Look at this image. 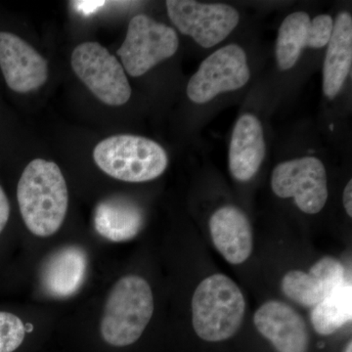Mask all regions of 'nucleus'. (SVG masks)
<instances>
[{
  "mask_svg": "<svg viewBox=\"0 0 352 352\" xmlns=\"http://www.w3.org/2000/svg\"><path fill=\"white\" fill-rule=\"evenodd\" d=\"M144 226V214L135 201L126 197L113 196L95 208V230L112 242H126L135 238Z\"/></svg>",
  "mask_w": 352,
  "mask_h": 352,
  "instance_id": "nucleus-17",
  "label": "nucleus"
},
{
  "mask_svg": "<svg viewBox=\"0 0 352 352\" xmlns=\"http://www.w3.org/2000/svg\"><path fill=\"white\" fill-rule=\"evenodd\" d=\"M178 45L179 39L173 28L139 14L129 22L126 39L117 54L129 75L141 76L173 56Z\"/></svg>",
  "mask_w": 352,
  "mask_h": 352,
  "instance_id": "nucleus-6",
  "label": "nucleus"
},
{
  "mask_svg": "<svg viewBox=\"0 0 352 352\" xmlns=\"http://www.w3.org/2000/svg\"><path fill=\"white\" fill-rule=\"evenodd\" d=\"M9 217H10V205H9L6 192L0 186V234L6 228Z\"/></svg>",
  "mask_w": 352,
  "mask_h": 352,
  "instance_id": "nucleus-21",
  "label": "nucleus"
},
{
  "mask_svg": "<svg viewBox=\"0 0 352 352\" xmlns=\"http://www.w3.org/2000/svg\"><path fill=\"white\" fill-rule=\"evenodd\" d=\"M271 187L280 198H294L298 208L316 214L328 199L327 175L320 160L305 157L278 164L272 173Z\"/></svg>",
  "mask_w": 352,
  "mask_h": 352,
  "instance_id": "nucleus-7",
  "label": "nucleus"
},
{
  "mask_svg": "<svg viewBox=\"0 0 352 352\" xmlns=\"http://www.w3.org/2000/svg\"><path fill=\"white\" fill-rule=\"evenodd\" d=\"M95 164L106 175L126 182L156 179L168 168V155L151 139L120 134L95 146Z\"/></svg>",
  "mask_w": 352,
  "mask_h": 352,
  "instance_id": "nucleus-4",
  "label": "nucleus"
},
{
  "mask_svg": "<svg viewBox=\"0 0 352 352\" xmlns=\"http://www.w3.org/2000/svg\"><path fill=\"white\" fill-rule=\"evenodd\" d=\"M154 314L151 287L144 278L129 275L120 278L104 307L100 332L113 346L124 347L138 342Z\"/></svg>",
  "mask_w": 352,
  "mask_h": 352,
  "instance_id": "nucleus-3",
  "label": "nucleus"
},
{
  "mask_svg": "<svg viewBox=\"0 0 352 352\" xmlns=\"http://www.w3.org/2000/svg\"><path fill=\"white\" fill-rule=\"evenodd\" d=\"M0 69L8 87L18 94L34 91L48 78L47 61L11 32H0Z\"/></svg>",
  "mask_w": 352,
  "mask_h": 352,
  "instance_id": "nucleus-10",
  "label": "nucleus"
},
{
  "mask_svg": "<svg viewBox=\"0 0 352 352\" xmlns=\"http://www.w3.org/2000/svg\"><path fill=\"white\" fill-rule=\"evenodd\" d=\"M166 9L175 27L204 48L212 47L224 41L240 21L238 11L226 4L168 0Z\"/></svg>",
  "mask_w": 352,
  "mask_h": 352,
  "instance_id": "nucleus-9",
  "label": "nucleus"
},
{
  "mask_svg": "<svg viewBox=\"0 0 352 352\" xmlns=\"http://www.w3.org/2000/svg\"><path fill=\"white\" fill-rule=\"evenodd\" d=\"M333 27L332 17L327 14L314 19L305 12L289 14L278 32L276 60L279 69L287 71L293 68L305 47L322 48L327 45Z\"/></svg>",
  "mask_w": 352,
  "mask_h": 352,
  "instance_id": "nucleus-11",
  "label": "nucleus"
},
{
  "mask_svg": "<svg viewBox=\"0 0 352 352\" xmlns=\"http://www.w3.org/2000/svg\"><path fill=\"white\" fill-rule=\"evenodd\" d=\"M254 323L278 352H307L309 332L302 315L287 303L270 300L256 310Z\"/></svg>",
  "mask_w": 352,
  "mask_h": 352,
  "instance_id": "nucleus-12",
  "label": "nucleus"
},
{
  "mask_svg": "<svg viewBox=\"0 0 352 352\" xmlns=\"http://www.w3.org/2000/svg\"><path fill=\"white\" fill-rule=\"evenodd\" d=\"M210 231L215 248L229 263H245L251 256L254 248L251 222L240 208H220L210 217Z\"/></svg>",
  "mask_w": 352,
  "mask_h": 352,
  "instance_id": "nucleus-14",
  "label": "nucleus"
},
{
  "mask_svg": "<svg viewBox=\"0 0 352 352\" xmlns=\"http://www.w3.org/2000/svg\"><path fill=\"white\" fill-rule=\"evenodd\" d=\"M87 266V254L82 248L67 245L58 250L44 263L43 289L55 298L75 296L85 283Z\"/></svg>",
  "mask_w": 352,
  "mask_h": 352,
  "instance_id": "nucleus-16",
  "label": "nucleus"
},
{
  "mask_svg": "<svg viewBox=\"0 0 352 352\" xmlns=\"http://www.w3.org/2000/svg\"><path fill=\"white\" fill-rule=\"evenodd\" d=\"M250 76L245 51L237 44H230L204 60L190 78L187 95L194 103H207L222 92L240 89Z\"/></svg>",
  "mask_w": 352,
  "mask_h": 352,
  "instance_id": "nucleus-8",
  "label": "nucleus"
},
{
  "mask_svg": "<svg viewBox=\"0 0 352 352\" xmlns=\"http://www.w3.org/2000/svg\"><path fill=\"white\" fill-rule=\"evenodd\" d=\"M342 199H344V208H346V214H349V217H352V182L349 180V182L347 183L346 188H344V196H342Z\"/></svg>",
  "mask_w": 352,
  "mask_h": 352,
  "instance_id": "nucleus-22",
  "label": "nucleus"
},
{
  "mask_svg": "<svg viewBox=\"0 0 352 352\" xmlns=\"http://www.w3.org/2000/svg\"><path fill=\"white\" fill-rule=\"evenodd\" d=\"M25 333L27 329L19 317L0 311V352L17 351L24 342Z\"/></svg>",
  "mask_w": 352,
  "mask_h": 352,
  "instance_id": "nucleus-20",
  "label": "nucleus"
},
{
  "mask_svg": "<svg viewBox=\"0 0 352 352\" xmlns=\"http://www.w3.org/2000/svg\"><path fill=\"white\" fill-rule=\"evenodd\" d=\"M71 63L78 78L106 105H124L131 98V87L124 67L100 43L76 46Z\"/></svg>",
  "mask_w": 352,
  "mask_h": 352,
  "instance_id": "nucleus-5",
  "label": "nucleus"
},
{
  "mask_svg": "<svg viewBox=\"0 0 352 352\" xmlns=\"http://www.w3.org/2000/svg\"><path fill=\"white\" fill-rule=\"evenodd\" d=\"M245 300L237 284L223 274L206 278L192 298V323L206 342L232 338L244 320Z\"/></svg>",
  "mask_w": 352,
  "mask_h": 352,
  "instance_id": "nucleus-2",
  "label": "nucleus"
},
{
  "mask_svg": "<svg viewBox=\"0 0 352 352\" xmlns=\"http://www.w3.org/2000/svg\"><path fill=\"white\" fill-rule=\"evenodd\" d=\"M344 352H352V344L351 342H349V344H347L346 351Z\"/></svg>",
  "mask_w": 352,
  "mask_h": 352,
  "instance_id": "nucleus-23",
  "label": "nucleus"
},
{
  "mask_svg": "<svg viewBox=\"0 0 352 352\" xmlns=\"http://www.w3.org/2000/svg\"><path fill=\"white\" fill-rule=\"evenodd\" d=\"M352 63V18L340 12L333 23L323 67V91L333 99L346 82Z\"/></svg>",
  "mask_w": 352,
  "mask_h": 352,
  "instance_id": "nucleus-18",
  "label": "nucleus"
},
{
  "mask_svg": "<svg viewBox=\"0 0 352 352\" xmlns=\"http://www.w3.org/2000/svg\"><path fill=\"white\" fill-rule=\"evenodd\" d=\"M346 270L338 259L324 256L309 272L292 270L282 280V289L289 300L302 305L315 307L346 280Z\"/></svg>",
  "mask_w": 352,
  "mask_h": 352,
  "instance_id": "nucleus-13",
  "label": "nucleus"
},
{
  "mask_svg": "<svg viewBox=\"0 0 352 352\" xmlns=\"http://www.w3.org/2000/svg\"><path fill=\"white\" fill-rule=\"evenodd\" d=\"M265 156L263 129L258 118L245 113L236 122L229 148V168L239 182L258 173Z\"/></svg>",
  "mask_w": 352,
  "mask_h": 352,
  "instance_id": "nucleus-15",
  "label": "nucleus"
},
{
  "mask_svg": "<svg viewBox=\"0 0 352 352\" xmlns=\"http://www.w3.org/2000/svg\"><path fill=\"white\" fill-rule=\"evenodd\" d=\"M17 200L23 221L34 235L45 238L56 233L69 206L68 188L59 166L43 159L32 161L18 182Z\"/></svg>",
  "mask_w": 352,
  "mask_h": 352,
  "instance_id": "nucleus-1",
  "label": "nucleus"
},
{
  "mask_svg": "<svg viewBox=\"0 0 352 352\" xmlns=\"http://www.w3.org/2000/svg\"><path fill=\"white\" fill-rule=\"evenodd\" d=\"M351 318L352 284L346 279L315 305L310 315L315 332L321 336L332 335Z\"/></svg>",
  "mask_w": 352,
  "mask_h": 352,
  "instance_id": "nucleus-19",
  "label": "nucleus"
}]
</instances>
